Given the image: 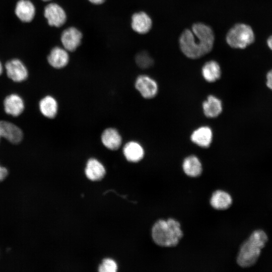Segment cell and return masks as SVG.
<instances>
[{"label":"cell","instance_id":"cell-4","mask_svg":"<svg viewBox=\"0 0 272 272\" xmlns=\"http://www.w3.org/2000/svg\"><path fill=\"white\" fill-rule=\"evenodd\" d=\"M228 44L234 48L244 49L254 41L255 35L252 28L244 23L233 26L226 35Z\"/></svg>","mask_w":272,"mask_h":272},{"label":"cell","instance_id":"cell-1","mask_svg":"<svg viewBox=\"0 0 272 272\" xmlns=\"http://www.w3.org/2000/svg\"><path fill=\"white\" fill-rule=\"evenodd\" d=\"M214 39L213 31L210 26L196 23L191 29H186L182 32L179 39V46L187 57L198 58L212 50Z\"/></svg>","mask_w":272,"mask_h":272},{"label":"cell","instance_id":"cell-21","mask_svg":"<svg viewBox=\"0 0 272 272\" xmlns=\"http://www.w3.org/2000/svg\"><path fill=\"white\" fill-rule=\"evenodd\" d=\"M203 110L206 116L209 117L218 116L222 112L221 101L216 97L210 95L202 104Z\"/></svg>","mask_w":272,"mask_h":272},{"label":"cell","instance_id":"cell-10","mask_svg":"<svg viewBox=\"0 0 272 272\" xmlns=\"http://www.w3.org/2000/svg\"><path fill=\"white\" fill-rule=\"evenodd\" d=\"M135 87L141 95L146 99L153 98L158 92L156 82L146 75H141L137 78Z\"/></svg>","mask_w":272,"mask_h":272},{"label":"cell","instance_id":"cell-19","mask_svg":"<svg viewBox=\"0 0 272 272\" xmlns=\"http://www.w3.org/2000/svg\"><path fill=\"white\" fill-rule=\"evenodd\" d=\"M39 107L42 114L47 118H53L57 114V102L51 96L47 95L41 99L39 103Z\"/></svg>","mask_w":272,"mask_h":272},{"label":"cell","instance_id":"cell-29","mask_svg":"<svg viewBox=\"0 0 272 272\" xmlns=\"http://www.w3.org/2000/svg\"><path fill=\"white\" fill-rule=\"evenodd\" d=\"M3 70H4L3 65L2 62L0 60V76L2 74L3 72Z\"/></svg>","mask_w":272,"mask_h":272},{"label":"cell","instance_id":"cell-14","mask_svg":"<svg viewBox=\"0 0 272 272\" xmlns=\"http://www.w3.org/2000/svg\"><path fill=\"white\" fill-rule=\"evenodd\" d=\"M106 171L104 166L95 158L89 159L86 164L85 174L93 181L101 180L104 177Z\"/></svg>","mask_w":272,"mask_h":272},{"label":"cell","instance_id":"cell-23","mask_svg":"<svg viewBox=\"0 0 272 272\" xmlns=\"http://www.w3.org/2000/svg\"><path fill=\"white\" fill-rule=\"evenodd\" d=\"M137 65L142 69H147L153 64V59L150 54L145 51H143L137 54L135 57Z\"/></svg>","mask_w":272,"mask_h":272},{"label":"cell","instance_id":"cell-9","mask_svg":"<svg viewBox=\"0 0 272 272\" xmlns=\"http://www.w3.org/2000/svg\"><path fill=\"white\" fill-rule=\"evenodd\" d=\"M36 9L31 0H18L14 12L17 18L22 22H31L36 15Z\"/></svg>","mask_w":272,"mask_h":272},{"label":"cell","instance_id":"cell-26","mask_svg":"<svg viewBox=\"0 0 272 272\" xmlns=\"http://www.w3.org/2000/svg\"><path fill=\"white\" fill-rule=\"evenodd\" d=\"M7 169L0 165V182L3 181L8 176Z\"/></svg>","mask_w":272,"mask_h":272},{"label":"cell","instance_id":"cell-11","mask_svg":"<svg viewBox=\"0 0 272 272\" xmlns=\"http://www.w3.org/2000/svg\"><path fill=\"white\" fill-rule=\"evenodd\" d=\"M47 60L50 65L55 69L63 68L69 62V51L63 47L55 46L50 50Z\"/></svg>","mask_w":272,"mask_h":272},{"label":"cell","instance_id":"cell-15","mask_svg":"<svg viewBox=\"0 0 272 272\" xmlns=\"http://www.w3.org/2000/svg\"><path fill=\"white\" fill-rule=\"evenodd\" d=\"M101 141L103 145L111 150H116L119 148L122 139L118 131L113 128L105 129L101 134Z\"/></svg>","mask_w":272,"mask_h":272},{"label":"cell","instance_id":"cell-5","mask_svg":"<svg viewBox=\"0 0 272 272\" xmlns=\"http://www.w3.org/2000/svg\"><path fill=\"white\" fill-rule=\"evenodd\" d=\"M43 14L48 24L50 26L60 27L66 21L67 16L65 10L56 3L51 2L46 5Z\"/></svg>","mask_w":272,"mask_h":272},{"label":"cell","instance_id":"cell-22","mask_svg":"<svg viewBox=\"0 0 272 272\" xmlns=\"http://www.w3.org/2000/svg\"><path fill=\"white\" fill-rule=\"evenodd\" d=\"M221 71L218 63L214 60L207 62L202 68V75L209 82H213L219 79Z\"/></svg>","mask_w":272,"mask_h":272},{"label":"cell","instance_id":"cell-20","mask_svg":"<svg viewBox=\"0 0 272 272\" xmlns=\"http://www.w3.org/2000/svg\"><path fill=\"white\" fill-rule=\"evenodd\" d=\"M182 168L184 173L188 176L196 177L202 172V165L199 160L195 156L186 158L183 162Z\"/></svg>","mask_w":272,"mask_h":272},{"label":"cell","instance_id":"cell-7","mask_svg":"<svg viewBox=\"0 0 272 272\" xmlns=\"http://www.w3.org/2000/svg\"><path fill=\"white\" fill-rule=\"evenodd\" d=\"M82 38L81 31L73 26L65 29L60 36L62 47L69 52L75 51L80 45Z\"/></svg>","mask_w":272,"mask_h":272},{"label":"cell","instance_id":"cell-27","mask_svg":"<svg viewBox=\"0 0 272 272\" xmlns=\"http://www.w3.org/2000/svg\"><path fill=\"white\" fill-rule=\"evenodd\" d=\"M88 1L94 5H101L103 3H104L105 1V0H88Z\"/></svg>","mask_w":272,"mask_h":272},{"label":"cell","instance_id":"cell-24","mask_svg":"<svg viewBox=\"0 0 272 272\" xmlns=\"http://www.w3.org/2000/svg\"><path fill=\"white\" fill-rule=\"evenodd\" d=\"M100 272H116L117 270L116 262L110 258H105L98 267Z\"/></svg>","mask_w":272,"mask_h":272},{"label":"cell","instance_id":"cell-6","mask_svg":"<svg viewBox=\"0 0 272 272\" xmlns=\"http://www.w3.org/2000/svg\"><path fill=\"white\" fill-rule=\"evenodd\" d=\"M5 68L6 74L9 78L15 82H22L28 77V71L23 63L19 58H13L8 60Z\"/></svg>","mask_w":272,"mask_h":272},{"label":"cell","instance_id":"cell-2","mask_svg":"<svg viewBox=\"0 0 272 272\" xmlns=\"http://www.w3.org/2000/svg\"><path fill=\"white\" fill-rule=\"evenodd\" d=\"M183 236L180 224L177 220L169 218L157 221L152 229V237L154 242L162 247L176 246Z\"/></svg>","mask_w":272,"mask_h":272},{"label":"cell","instance_id":"cell-28","mask_svg":"<svg viewBox=\"0 0 272 272\" xmlns=\"http://www.w3.org/2000/svg\"><path fill=\"white\" fill-rule=\"evenodd\" d=\"M266 43L269 48L272 51V35L267 38Z\"/></svg>","mask_w":272,"mask_h":272},{"label":"cell","instance_id":"cell-25","mask_svg":"<svg viewBox=\"0 0 272 272\" xmlns=\"http://www.w3.org/2000/svg\"><path fill=\"white\" fill-rule=\"evenodd\" d=\"M266 79V84L267 87L272 91V69L267 73Z\"/></svg>","mask_w":272,"mask_h":272},{"label":"cell","instance_id":"cell-30","mask_svg":"<svg viewBox=\"0 0 272 272\" xmlns=\"http://www.w3.org/2000/svg\"><path fill=\"white\" fill-rule=\"evenodd\" d=\"M42 1L44 2H49V1H50L51 0H42Z\"/></svg>","mask_w":272,"mask_h":272},{"label":"cell","instance_id":"cell-13","mask_svg":"<svg viewBox=\"0 0 272 272\" xmlns=\"http://www.w3.org/2000/svg\"><path fill=\"white\" fill-rule=\"evenodd\" d=\"M152 26L150 17L145 12L134 13L131 18V27L135 32L144 34L148 33Z\"/></svg>","mask_w":272,"mask_h":272},{"label":"cell","instance_id":"cell-17","mask_svg":"<svg viewBox=\"0 0 272 272\" xmlns=\"http://www.w3.org/2000/svg\"><path fill=\"white\" fill-rule=\"evenodd\" d=\"M232 203L231 195L226 191L218 190L213 192L210 199L211 206L218 210L229 208Z\"/></svg>","mask_w":272,"mask_h":272},{"label":"cell","instance_id":"cell-16","mask_svg":"<svg viewBox=\"0 0 272 272\" xmlns=\"http://www.w3.org/2000/svg\"><path fill=\"white\" fill-rule=\"evenodd\" d=\"M123 153L126 159L130 162H138L144 156V150L142 146L134 141L127 143L123 148Z\"/></svg>","mask_w":272,"mask_h":272},{"label":"cell","instance_id":"cell-18","mask_svg":"<svg viewBox=\"0 0 272 272\" xmlns=\"http://www.w3.org/2000/svg\"><path fill=\"white\" fill-rule=\"evenodd\" d=\"M212 131L210 128L202 126L194 130L191 135V141L198 146L207 148L211 143Z\"/></svg>","mask_w":272,"mask_h":272},{"label":"cell","instance_id":"cell-8","mask_svg":"<svg viewBox=\"0 0 272 272\" xmlns=\"http://www.w3.org/2000/svg\"><path fill=\"white\" fill-rule=\"evenodd\" d=\"M5 138L12 144H18L23 140V133L16 124L7 121L0 120V141Z\"/></svg>","mask_w":272,"mask_h":272},{"label":"cell","instance_id":"cell-3","mask_svg":"<svg viewBox=\"0 0 272 272\" xmlns=\"http://www.w3.org/2000/svg\"><path fill=\"white\" fill-rule=\"evenodd\" d=\"M267 240V236L263 231H254L240 247L237 258L238 264L243 267L253 265Z\"/></svg>","mask_w":272,"mask_h":272},{"label":"cell","instance_id":"cell-12","mask_svg":"<svg viewBox=\"0 0 272 272\" xmlns=\"http://www.w3.org/2000/svg\"><path fill=\"white\" fill-rule=\"evenodd\" d=\"M4 108L7 114L17 117L24 111L25 104L20 96L17 94H11L5 98Z\"/></svg>","mask_w":272,"mask_h":272}]
</instances>
